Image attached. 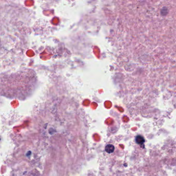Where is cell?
Returning a JSON list of instances; mask_svg holds the SVG:
<instances>
[{"mask_svg":"<svg viewBox=\"0 0 176 176\" xmlns=\"http://www.w3.org/2000/svg\"><path fill=\"white\" fill-rule=\"evenodd\" d=\"M105 150L106 151V152L107 153H113L114 151L115 150V147L113 145L111 144H109L108 145H106L105 148Z\"/></svg>","mask_w":176,"mask_h":176,"instance_id":"6da1fadb","label":"cell"},{"mask_svg":"<svg viewBox=\"0 0 176 176\" xmlns=\"http://www.w3.org/2000/svg\"><path fill=\"white\" fill-rule=\"evenodd\" d=\"M135 141L137 144L141 145L145 143V139L141 135H137L135 138Z\"/></svg>","mask_w":176,"mask_h":176,"instance_id":"7a4b0ae2","label":"cell"}]
</instances>
